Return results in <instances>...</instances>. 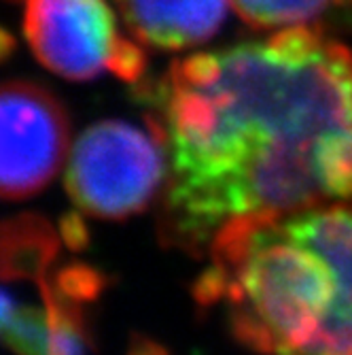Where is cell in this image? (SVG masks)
<instances>
[{
  "instance_id": "obj_1",
  "label": "cell",
  "mask_w": 352,
  "mask_h": 355,
  "mask_svg": "<svg viewBox=\"0 0 352 355\" xmlns=\"http://www.w3.org/2000/svg\"><path fill=\"white\" fill-rule=\"evenodd\" d=\"M142 87L168 153L164 245L206 255L238 219L352 205V51L321 30L189 55Z\"/></svg>"
},
{
  "instance_id": "obj_2",
  "label": "cell",
  "mask_w": 352,
  "mask_h": 355,
  "mask_svg": "<svg viewBox=\"0 0 352 355\" xmlns=\"http://www.w3.org/2000/svg\"><path fill=\"white\" fill-rule=\"evenodd\" d=\"M194 287L261 355H352V205L225 225Z\"/></svg>"
},
{
  "instance_id": "obj_3",
  "label": "cell",
  "mask_w": 352,
  "mask_h": 355,
  "mask_svg": "<svg viewBox=\"0 0 352 355\" xmlns=\"http://www.w3.org/2000/svg\"><path fill=\"white\" fill-rule=\"evenodd\" d=\"M168 177V153L159 132L121 119L89 125L77 139L66 189L73 202L91 217L125 219L145 211Z\"/></svg>"
},
{
  "instance_id": "obj_4",
  "label": "cell",
  "mask_w": 352,
  "mask_h": 355,
  "mask_svg": "<svg viewBox=\"0 0 352 355\" xmlns=\"http://www.w3.org/2000/svg\"><path fill=\"white\" fill-rule=\"evenodd\" d=\"M24 32L43 67L71 81L104 73L138 83L147 55L125 39L106 0H26Z\"/></svg>"
},
{
  "instance_id": "obj_5",
  "label": "cell",
  "mask_w": 352,
  "mask_h": 355,
  "mask_svg": "<svg viewBox=\"0 0 352 355\" xmlns=\"http://www.w3.org/2000/svg\"><path fill=\"white\" fill-rule=\"evenodd\" d=\"M71 121L55 96L30 81L0 83V198L39 193L59 173Z\"/></svg>"
},
{
  "instance_id": "obj_6",
  "label": "cell",
  "mask_w": 352,
  "mask_h": 355,
  "mask_svg": "<svg viewBox=\"0 0 352 355\" xmlns=\"http://www.w3.org/2000/svg\"><path fill=\"white\" fill-rule=\"evenodd\" d=\"M134 39L147 47L180 51L212 39L230 0H115Z\"/></svg>"
},
{
  "instance_id": "obj_7",
  "label": "cell",
  "mask_w": 352,
  "mask_h": 355,
  "mask_svg": "<svg viewBox=\"0 0 352 355\" xmlns=\"http://www.w3.org/2000/svg\"><path fill=\"white\" fill-rule=\"evenodd\" d=\"M59 241L51 221L35 213L0 221V279L39 285L53 272Z\"/></svg>"
},
{
  "instance_id": "obj_8",
  "label": "cell",
  "mask_w": 352,
  "mask_h": 355,
  "mask_svg": "<svg viewBox=\"0 0 352 355\" xmlns=\"http://www.w3.org/2000/svg\"><path fill=\"white\" fill-rule=\"evenodd\" d=\"M352 0H230L232 9L252 28L289 30L312 28L335 7Z\"/></svg>"
},
{
  "instance_id": "obj_9",
  "label": "cell",
  "mask_w": 352,
  "mask_h": 355,
  "mask_svg": "<svg viewBox=\"0 0 352 355\" xmlns=\"http://www.w3.org/2000/svg\"><path fill=\"white\" fill-rule=\"evenodd\" d=\"M0 340L17 355H49L51 330L45 306H17Z\"/></svg>"
},
{
  "instance_id": "obj_10",
  "label": "cell",
  "mask_w": 352,
  "mask_h": 355,
  "mask_svg": "<svg viewBox=\"0 0 352 355\" xmlns=\"http://www.w3.org/2000/svg\"><path fill=\"white\" fill-rule=\"evenodd\" d=\"M15 309H17V306H15L13 298H11L7 292H3V289H0V336H3V332H5L7 324L11 321Z\"/></svg>"
},
{
  "instance_id": "obj_11",
  "label": "cell",
  "mask_w": 352,
  "mask_h": 355,
  "mask_svg": "<svg viewBox=\"0 0 352 355\" xmlns=\"http://www.w3.org/2000/svg\"><path fill=\"white\" fill-rule=\"evenodd\" d=\"M13 37L9 35V32H5L3 28H0V60L7 58L11 51H13Z\"/></svg>"
}]
</instances>
